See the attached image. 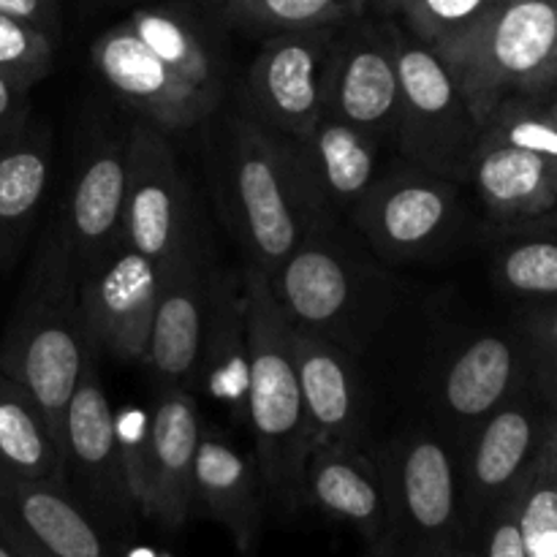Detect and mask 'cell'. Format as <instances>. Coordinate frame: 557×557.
<instances>
[{"label":"cell","mask_w":557,"mask_h":557,"mask_svg":"<svg viewBox=\"0 0 557 557\" xmlns=\"http://www.w3.org/2000/svg\"><path fill=\"white\" fill-rule=\"evenodd\" d=\"M368 5L379 9L384 16H397L406 5V0H368Z\"/></svg>","instance_id":"obj_44"},{"label":"cell","mask_w":557,"mask_h":557,"mask_svg":"<svg viewBox=\"0 0 557 557\" xmlns=\"http://www.w3.org/2000/svg\"><path fill=\"white\" fill-rule=\"evenodd\" d=\"M498 0H406V30L428 47L438 49L476 27Z\"/></svg>","instance_id":"obj_34"},{"label":"cell","mask_w":557,"mask_h":557,"mask_svg":"<svg viewBox=\"0 0 557 557\" xmlns=\"http://www.w3.org/2000/svg\"><path fill=\"white\" fill-rule=\"evenodd\" d=\"M397 109L400 76L392 27L359 16L337 30L324 114L343 120L375 145L395 147Z\"/></svg>","instance_id":"obj_17"},{"label":"cell","mask_w":557,"mask_h":557,"mask_svg":"<svg viewBox=\"0 0 557 557\" xmlns=\"http://www.w3.org/2000/svg\"><path fill=\"white\" fill-rule=\"evenodd\" d=\"M125 22L163 63L172 65L212 101L223 103L228 90L226 54L215 33L196 11L177 3L145 5Z\"/></svg>","instance_id":"obj_28"},{"label":"cell","mask_w":557,"mask_h":557,"mask_svg":"<svg viewBox=\"0 0 557 557\" xmlns=\"http://www.w3.org/2000/svg\"><path fill=\"white\" fill-rule=\"evenodd\" d=\"M498 228L542 221L557 205V161L511 145L479 139L468 183Z\"/></svg>","instance_id":"obj_24"},{"label":"cell","mask_w":557,"mask_h":557,"mask_svg":"<svg viewBox=\"0 0 557 557\" xmlns=\"http://www.w3.org/2000/svg\"><path fill=\"white\" fill-rule=\"evenodd\" d=\"M547 438L553 441V446L557 449V417L547 419Z\"/></svg>","instance_id":"obj_46"},{"label":"cell","mask_w":557,"mask_h":557,"mask_svg":"<svg viewBox=\"0 0 557 557\" xmlns=\"http://www.w3.org/2000/svg\"><path fill=\"white\" fill-rule=\"evenodd\" d=\"M196 228L188 183L166 131L145 120L131 125L123 239L163 270Z\"/></svg>","instance_id":"obj_12"},{"label":"cell","mask_w":557,"mask_h":557,"mask_svg":"<svg viewBox=\"0 0 557 557\" xmlns=\"http://www.w3.org/2000/svg\"><path fill=\"white\" fill-rule=\"evenodd\" d=\"M5 522H9V520H5ZM9 528H11V533H14V542H16V549H20V557H54V555H49L47 549L38 547L33 539H27L25 533L20 531V528H14L11 522H9Z\"/></svg>","instance_id":"obj_40"},{"label":"cell","mask_w":557,"mask_h":557,"mask_svg":"<svg viewBox=\"0 0 557 557\" xmlns=\"http://www.w3.org/2000/svg\"><path fill=\"white\" fill-rule=\"evenodd\" d=\"M0 557H20V549H16L14 533H11L9 522L0 515Z\"/></svg>","instance_id":"obj_41"},{"label":"cell","mask_w":557,"mask_h":557,"mask_svg":"<svg viewBox=\"0 0 557 557\" xmlns=\"http://www.w3.org/2000/svg\"><path fill=\"white\" fill-rule=\"evenodd\" d=\"M54 38L41 27L0 14V74L30 90L54 69Z\"/></svg>","instance_id":"obj_35"},{"label":"cell","mask_w":557,"mask_h":557,"mask_svg":"<svg viewBox=\"0 0 557 557\" xmlns=\"http://www.w3.org/2000/svg\"><path fill=\"white\" fill-rule=\"evenodd\" d=\"M27 87L14 82L11 76L0 74V136L22 128L30 120V101Z\"/></svg>","instance_id":"obj_39"},{"label":"cell","mask_w":557,"mask_h":557,"mask_svg":"<svg viewBox=\"0 0 557 557\" xmlns=\"http://www.w3.org/2000/svg\"><path fill=\"white\" fill-rule=\"evenodd\" d=\"M288 139V136H286ZM381 150L370 136L324 114L305 136L288 139L299 190L315 234L341 232L381 177Z\"/></svg>","instance_id":"obj_16"},{"label":"cell","mask_w":557,"mask_h":557,"mask_svg":"<svg viewBox=\"0 0 557 557\" xmlns=\"http://www.w3.org/2000/svg\"><path fill=\"white\" fill-rule=\"evenodd\" d=\"M433 557H482L479 555V547H471V542H457L444 547L441 553H435Z\"/></svg>","instance_id":"obj_42"},{"label":"cell","mask_w":557,"mask_h":557,"mask_svg":"<svg viewBox=\"0 0 557 557\" xmlns=\"http://www.w3.org/2000/svg\"><path fill=\"white\" fill-rule=\"evenodd\" d=\"M158 286L161 270L156 261L125 239L79 272L82 319L96 354L145 364Z\"/></svg>","instance_id":"obj_14"},{"label":"cell","mask_w":557,"mask_h":557,"mask_svg":"<svg viewBox=\"0 0 557 557\" xmlns=\"http://www.w3.org/2000/svg\"><path fill=\"white\" fill-rule=\"evenodd\" d=\"M547 101L549 98H506L484 120L479 139L522 147L557 161V123Z\"/></svg>","instance_id":"obj_33"},{"label":"cell","mask_w":557,"mask_h":557,"mask_svg":"<svg viewBox=\"0 0 557 557\" xmlns=\"http://www.w3.org/2000/svg\"><path fill=\"white\" fill-rule=\"evenodd\" d=\"M96 359L82 319L79 272L52 228L0 343V370L36 400L60 441L71 395Z\"/></svg>","instance_id":"obj_2"},{"label":"cell","mask_w":557,"mask_h":557,"mask_svg":"<svg viewBox=\"0 0 557 557\" xmlns=\"http://www.w3.org/2000/svg\"><path fill=\"white\" fill-rule=\"evenodd\" d=\"M341 27L275 33L267 38L245 74V114L288 139L308 134L326 112L332 52Z\"/></svg>","instance_id":"obj_11"},{"label":"cell","mask_w":557,"mask_h":557,"mask_svg":"<svg viewBox=\"0 0 557 557\" xmlns=\"http://www.w3.org/2000/svg\"><path fill=\"white\" fill-rule=\"evenodd\" d=\"M305 506L354 528L370 553L395 557L384 471L364 446H313L305 466Z\"/></svg>","instance_id":"obj_21"},{"label":"cell","mask_w":557,"mask_h":557,"mask_svg":"<svg viewBox=\"0 0 557 557\" xmlns=\"http://www.w3.org/2000/svg\"><path fill=\"white\" fill-rule=\"evenodd\" d=\"M221 22L250 33L341 27L368 11V0H205Z\"/></svg>","instance_id":"obj_30"},{"label":"cell","mask_w":557,"mask_h":557,"mask_svg":"<svg viewBox=\"0 0 557 557\" xmlns=\"http://www.w3.org/2000/svg\"><path fill=\"white\" fill-rule=\"evenodd\" d=\"M435 52L482 125L506 98H555L557 0H498L476 27Z\"/></svg>","instance_id":"obj_5"},{"label":"cell","mask_w":557,"mask_h":557,"mask_svg":"<svg viewBox=\"0 0 557 557\" xmlns=\"http://www.w3.org/2000/svg\"><path fill=\"white\" fill-rule=\"evenodd\" d=\"M199 438V406L194 392L180 386H158L139 441L123 438L125 468L139 515L166 533L180 531L196 509L194 468Z\"/></svg>","instance_id":"obj_9"},{"label":"cell","mask_w":557,"mask_h":557,"mask_svg":"<svg viewBox=\"0 0 557 557\" xmlns=\"http://www.w3.org/2000/svg\"><path fill=\"white\" fill-rule=\"evenodd\" d=\"M479 536H482V547H479L482 557H528L511 495L487 517Z\"/></svg>","instance_id":"obj_37"},{"label":"cell","mask_w":557,"mask_h":557,"mask_svg":"<svg viewBox=\"0 0 557 557\" xmlns=\"http://www.w3.org/2000/svg\"><path fill=\"white\" fill-rule=\"evenodd\" d=\"M0 14L20 16L30 25L41 27L44 33L58 41L63 33V16H60V0H0Z\"/></svg>","instance_id":"obj_38"},{"label":"cell","mask_w":557,"mask_h":557,"mask_svg":"<svg viewBox=\"0 0 557 557\" xmlns=\"http://www.w3.org/2000/svg\"><path fill=\"white\" fill-rule=\"evenodd\" d=\"M196 389L226 406L245 424L248 411V297L243 275L215 272L205 321Z\"/></svg>","instance_id":"obj_26"},{"label":"cell","mask_w":557,"mask_h":557,"mask_svg":"<svg viewBox=\"0 0 557 557\" xmlns=\"http://www.w3.org/2000/svg\"><path fill=\"white\" fill-rule=\"evenodd\" d=\"M248 297V411L245 428L256 441V471L275 509L305 506V466L310 455L302 389L294 362V326L275 302L264 272L245 267Z\"/></svg>","instance_id":"obj_3"},{"label":"cell","mask_w":557,"mask_h":557,"mask_svg":"<svg viewBox=\"0 0 557 557\" xmlns=\"http://www.w3.org/2000/svg\"><path fill=\"white\" fill-rule=\"evenodd\" d=\"M400 109L395 147L408 163L468 183L482 123L449 63L408 30L392 27Z\"/></svg>","instance_id":"obj_6"},{"label":"cell","mask_w":557,"mask_h":557,"mask_svg":"<svg viewBox=\"0 0 557 557\" xmlns=\"http://www.w3.org/2000/svg\"><path fill=\"white\" fill-rule=\"evenodd\" d=\"M547 107H549V114H553V117H555V123H557V96H555V98H549V101H547Z\"/></svg>","instance_id":"obj_47"},{"label":"cell","mask_w":557,"mask_h":557,"mask_svg":"<svg viewBox=\"0 0 557 557\" xmlns=\"http://www.w3.org/2000/svg\"><path fill=\"white\" fill-rule=\"evenodd\" d=\"M120 557H174V555L163 553V549H156V547H139V544H134V547H123V544H120Z\"/></svg>","instance_id":"obj_43"},{"label":"cell","mask_w":557,"mask_h":557,"mask_svg":"<svg viewBox=\"0 0 557 557\" xmlns=\"http://www.w3.org/2000/svg\"><path fill=\"white\" fill-rule=\"evenodd\" d=\"M362 557H379V555H375V553H370V549H368V553H364Z\"/></svg>","instance_id":"obj_48"},{"label":"cell","mask_w":557,"mask_h":557,"mask_svg":"<svg viewBox=\"0 0 557 557\" xmlns=\"http://www.w3.org/2000/svg\"><path fill=\"white\" fill-rule=\"evenodd\" d=\"M0 473L65 484V457L47 417L16 381L0 370Z\"/></svg>","instance_id":"obj_29"},{"label":"cell","mask_w":557,"mask_h":557,"mask_svg":"<svg viewBox=\"0 0 557 557\" xmlns=\"http://www.w3.org/2000/svg\"><path fill=\"white\" fill-rule=\"evenodd\" d=\"M525 348L506 335H473L449 351L435 375V417L441 433L460 446L490 413L520 392Z\"/></svg>","instance_id":"obj_19"},{"label":"cell","mask_w":557,"mask_h":557,"mask_svg":"<svg viewBox=\"0 0 557 557\" xmlns=\"http://www.w3.org/2000/svg\"><path fill=\"white\" fill-rule=\"evenodd\" d=\"M504 232L493 250V281L511 297L557 299V234L539 232L536 221Z\"/></svg>","instance_id":"obj_31"},{"label":"cell","mask_w":557,"mask_h":557,"mask_svg":"<svg viewBox=\"0 0 557 557\" xmlns=\"http://www.w3.org/2000/svg\"><path fill=\"white\" fill-rule=\"evenodd\" d=\"M128 134L96 136L82 150L54 232L63 239L76 272L123 243Z\"/></svg>","instance_id":"obj_20"},{"label":"cell","mask_w":557,"mask_h":557,"mask_svg":"<svg viewBox=\"0 0 557 557\" xmlns=\"http://www.w3.org/2000/svg\"><path fill=\"white\" fill-rule=\"evenodd\" d=\"M267 281L294 330L326 337L357 357L368 351L392 308L384 272L337 232L305 239Z\"/></svg>","instance_id":"obj_4"},{"label":"cell","mask_w":557,"mask_h":557,"mask_svg":"<svg viewBox=\"0 0 557 557\" xmlns=\"http://www.w3.org/2000/svg\"><path fill=\"white\" fill-rule=\"evenodd\" d=\"M65 482L107 531H134L139 506L125 468L120 424L96 362L85 370L71 395L60 435Z\"/></svg>","instance_id":"obj_10"},{"label":"cell","mask_w":557,"mask_h":557,"mask_svg":"<svg viewBox=\"0 0 557 557\" xmlns=\"http://www.w3.org/2000/svg\"><path fill=\"white\" fill-rule=\"evenodd\" d=\"M215 261L196 228L180 253L161 270L156 315L145 364L158 386L196 389L205 321L210 313Z\"/></svg>","instance_id":"obj_15"},{"label":"cell","mask_w":557,"mask_h":557,"mask_svg":"<svg viewBox=\"0 0 557 557\" xmlns=\"http://www.w3.org/2000/svg\"><path fill=\"white\" fill-rule=\"evenodd\" d=\"M52 172V134L27 120L0 136V270H11L25 248L47 196Z\"/></svg>","instance_id":"obj_27"},{"label":"cell","mask_w":557,"mask_h":557,"mask_svg":"<svg viewBox=\"0 0 557 557\" xmlns=\"http://www.w3.org/2000/svg\"><path fill=\"white\" fill-rule=\"evenodd\" d=\"M294 362L313 446H364L368 403L357 354L326 337L294 330Z\"/></svg>","instance_id":"obj_22"},{"label":"cell","mask_w":557,"mask_h":557,"mask_svg":"<svg viewBox=\"0 0 557 557\" xmlns=\"http://www.w3.org/2000/svg\"><path fill=\"white\" fill-rule=\"evenodd\" d=\"M210 174L228 234L267 277L315 234L286 136L239 112L210 136Z\"/></svg>","instance_id":"obj_1"},{"label":"cell","mask_w":557,"mask_h":557,"mask_svg":"<svg viewBox=\"0 0 557 557\" xmlns=\"http://www.w3.org/2000/svg\"><path fill=\"white\" fill-rule=\"evenodd\" d=\"M511 500L528 557H557V449L549 438H544Z\"/></svg>","instance_id":"obj_32"},{"label":"cell","mask_w":557,"mask_h":557,"mask_svg":"<svg viewBox=\"0 0 557 557\" xmlns=\"http://www.w3.org/2000/svg\"><path fill=\"white\" fill-rule=\"evenodd\" d=\"M0 515L54 557H120V544L65 484L0 473Z\"/></svg>","instance_id":"obj_23"},{"label":"cell","mask_w":557,"mask_h":557,"mask_svg":"<svg viewBox=\"0 0 557 557\" xmlns=\"http://www.w3.org/2000/svg\"><path fill=\"white\" fill-rule=\"evenodd\" d=\"M348 223L381 261H430L460 239L466 226L462 183L406 161L375 180Z\"/></svg>","instance_id":"obj_8"},{"label":"cell","mask_w":557,"mask_h":557,"mask_svg":"<svg viewBox=\"0 0 557 557\" xmlns=\"http://www.w3.org/2000/svg\"><path fill=\"white\" fill-rule=\"evenodd\" d=\"M539 386H542L544 395L549 397V400L557 403V375H553V379H536Z\"/></svg>","instance_id":"obj_45"},{"label":"cell","mask_w":557,"mask_h":557,"mask_svg":"<svg viewBox=\"0 0 557 557\" xmlns=\"http://www.w3.org/2000/svg\"><path fill=\"white\" fill-rule=\"evenodd\" d=\"M395 557H433L468 542L460 504V466L451 441L435 428H411L384 460Z\"/></svg>","instance_id":"obj_7"},{"label":"cell","mask_w":557,"mask_h":557,"mask_svg":"<svg viewBox=\"0 0 557 557\" xmlns=\"http://www.w3.org/2000/svg\"><path fill=\"white\" fill-rule=\"evenodd\" d=\"M547 419L536 403L517 392L457 446L462 525L468 539L482 533L487 517L515 493L533 466L547 438Z\"/></svg>","instance_id":"obj_13"},{"label":"cell","mask_w":557,"mask_h":557,"mask_svg":"<svg viewBox=\"0 0 557 557\" xmlns=\"http://www.w3.org/2000/svg\"><path fill=\"white\" fill-rule=\"evenodd\" d=\"M196 509L226 528L239 555L259 553L264 525V487L259 471L218 435L199 438L194 468Z\"/></svg>","instance_id":"obj_25"},{"label":"cell","mask_w":557,"mask_h":557,"mask_svg":"<svg viewBox=\"0 0 557 557\" xmlns=\"http://www.w3.org/2000/svg\"><path fill=\"white\" fill-rule=\"evenodd\" d=\"M525 351L536 379L557 375V299H542L522 315Z\"/></svg>","instance_id":"obj_36"},{"label":"cell","mask_w":557,"mask_h":557,"mask_svg":"<svg viewBox=\"0 0 557 557\" xmlns=\"http://www.w3.org/2000/svg\"><path fill=\"white\" fill-rule=\"evenodd\" d=\"M92 69L103 85L161 131H188L207 123L221 103L163 63L128 22H117L92 41Z\"/></svg>","instance_id":"obj_18"}]
</instances>
